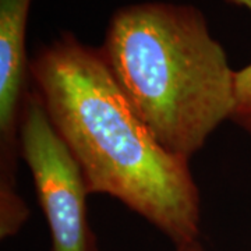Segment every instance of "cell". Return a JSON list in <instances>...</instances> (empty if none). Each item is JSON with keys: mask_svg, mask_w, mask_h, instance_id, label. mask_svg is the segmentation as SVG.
Segmentation results:
<instances>
[{"mask_svg": "<svg viewBox=\"0 0 251 251\" xmlns=\"http://www.w3.org/2000/svg\"><path fill=\"white\" fill-rule=\"evenodd\" d=\"M31 0H0V197L18 196V127L28 94L25 32Z\"/></svg>", "mask_w": 251, "mask_h": 251, "instance_id": "obj_4", "label": "cell"}, {"mask_svg": "<svg viewBox=\"0 0 251 251\" xmlns=\"http://www.w3.org/2000/svg\"><path fill=\"white\" fill-rule=\"evenodd\" d=\"M18 150L32 175L52 251H97L87 218L90 193L82 171L35 90L28 91L23 105Z\"/></svg>", "mask_w": 251, "mask_h": 251, "instance_id": "obj_3", "label": "cell"}, {"mask_svg": "<svg viewBox=\"0 0 251 251\" xmlns=\"http://www.w3.org/2000/svg\"><path fill=\"white\" fill-rule=\"evenodd\" d=\"M29 78L90 194L119 200L175 246L198 240L201 200L188 161L156 141L99 48L60 36L29 60Z\"/></svg>", "mask_w": 251, "mask_h": 251, "instance_id": "obj_1", "label": "cell"}, {"mask_svg": "<svg viewBox=\"0 0 251 251\" xmlns=\"http://www.w3.org/2000/svg\"><path fill=\"white\" fill-rule=\"evenodd\" d=\"M99 49L131 108L172 155L190 161L230 120L236 72L196 7L126 6Z\"/></svg>", "mask_w": 251, "mask_h": 251, "instance_id": "obj_2", "label": "cell"}, {"mask_svg": "<svg viewBox=\"0 0 251 251\" xmlns=\"http://www.w3.org/2000/svg\"><path fill=\"white\" fill-rule=\"evenodd\" d=\"M176 251H205L202 244L200 243V240H194V242L186 243L181 246H176Z\"/></svg>", "mask_w": 251, "mask_h": 251, "instance_id": "obj_6", "label": "cell"}, {"mask_svg": "<svg viewBox=\"0 0 251 251\" xmlns=\"http://www.w3.org/2000/svg\"><path fill=\"white\" fill-rule=\"evenodd\" d=\"M251 10V0H232ZM230 120L251 133V63L236 72L234 77V109Z\"/></svg>", "mask_w": 251, "mask_h": 251, "instance_id": "obj_5", "label": "cell"}]
</instances>
